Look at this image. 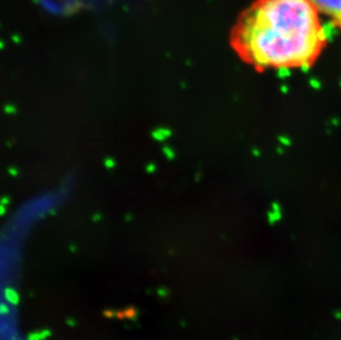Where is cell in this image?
I'll list each match as a JSON object with an SVG mask.
<instances>
[{
	"mask_svg": "<svg viewBox=\"0 0 341 340\" xmlns=\"http://www.w3.org/2000/svg\"><path fill=\"white\" fill-rule=\"evenodd\" d=\"M9 312V308L7 307V306L5 305V304H0V314H3V315H6Z\"/></svg>",
	"mask_w": 341,
	"mask_h": 340,
	"instance_id": "obj_5",
	"label": "cell"
},
{
	"mask_svg": "<svg viewBox=\"0 0 341 340\" xmlns=\"http://www.w3.org/2000/svg\"><path fill=\"white\" fill-rule=\"evenodd\" d=\"M50 331L49 330H43L41 331V332H34V333H31L30 336H29L28 340H44L47 337H49L50 336Z\"/></svg>",
	"mask_w": 341,
	"mask_h": 340,
	"instance_id": "obj_4",
	"label": "cell"
},
{
	"mask_svg": "<svg viewBox=\"0 0 341 340\" xmlns=\"http://www.w3.org/2000/svg\"><path fill=\"white\" fill-rule=\"evenodd\" d=\"M321 17L309 0H255L236 21L232 47L259 70L308 68L328 40Z\"/></svg>",
	"mask_w": 341,
	"mask_h": 340,
	"instance_id": "obj_1",
	"label": "cell"
},
{
	"mask_svg": "<svg viewBox=\"0 0 341 340\" xmlns=\"http://www.w3.org/2000/svg\"><path fill=\"white\" fill-rule=\"evenodd\" d=\"M68 324H69V325H71V326H74L75 322H72V320H68Z\"/></svg>",
	"mask_w": 341,
	"mask_h": 340,
	"instance_id": "obj_6",
	"label": "cell"
},
{
	"mask_svg": "<svg viewBox=\"0 0 341 340\" xmlns=\"http://www.w3.org/2000/svg\"><path fill=\"white\" fill-rule=\"evenodd\" d=\"M323 17L329 19L330 23L341 29V0H309Z\"/></svg>",
	"mask_w": 341,
	"mask_h": 340,
	"instance_id": "obj_2",
	"label": "cell"
},
{
	"mask_svg": "<svg viewBox=\"0 0 341 340\" xmlns=\"http://www.w3.org/2000/svg\"><path fill=\"white\" fill-rule=\"evenodd\" d=\"M6 298L8 299V301L12 304V305H17L19 301V296L16 293V291H13L12 288H7L6 289Z\"/></svg>",
	"mask_w": 341,
	"mask_h": 340,
	"instance_id": "obj_3",
	"label": "cell"
}]
</instances>
